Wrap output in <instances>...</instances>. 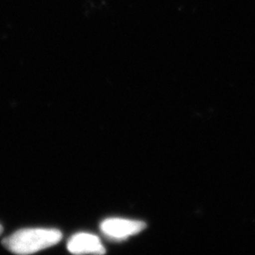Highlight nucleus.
Masks as SVG:
<instances>
[{"instance_id":"1","label":"nucleus","mask_w":255,"mask_h":255,"mask_svg":"<svg viewBox=\"0 0 255 255\" xmlns=\"http://www.w3.org/2000/svg\"><path fill=\"white\" fill-rule=\"evenodd\" d=\"M63 238L57 229H22L2 241L3 246L12 254L32 255L55 246Z\"/></svg>"},{"instance_id":"2","label":"nucleus","mask_w":255,"mask_h":255,"mask_svg":"<svg viewBox=\"0 0 255 255\" xmlns=\"http://www.w3.org/2000/svg\"><path fill=\"white\" fill-rule=\"evenodd\" d=\"M146 228V223L140 220L111 218L101 222L102 234L111 240L122 241L135 236Z\"/></svg>"},{"instance_id":"3","label":"nucleus","mask_w":255,"mask_h":255,"mask_svg":"<svg viewBox=\"0 0 255 255\" xmlns=\"http://www.w3.org/2000/svg\"><path fill=\"white\" fill-rule=\"evenodd\" d=\"M67 250L73 255H104L106 253L100 237L88 233L74 235L67 243Z\"/></svg>"},{"instance_id":"4","label":"nucleus","mask_w":255,"mask_h":255,"mask_svg":"<svg viewBox=\"0 0 255 255\" xmlns=\"http://www.w3.org/2000/svg\"><path fill=\"white\" fill-rule=\"evenodd\" d=\"M3 233V227H2V225L0 224V235Z\"/></svg>"}]
</instances>
